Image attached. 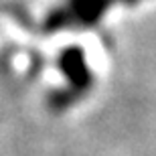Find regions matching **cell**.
<instances>
[{
    "label": "cell",
    "mask_w": 156,
    "mask_h": 156,
    "mask_svg": "<svg viewBox=\"0 0 156 156\" xmlns=\"http://www.w3.org/2000/svg\"><path fill=\"white\" fill-rule=\"evenodd\" d=\"M112 2L116 0H65L61 6L45 20L47 30H57L65 27H89L110 8Z\"/></svg>",
    "instance_id": "6da1fadb"
},
{
    "label": "cell",
    "mask_w": 156,
    "mask_h": 156,
    "mask_svg": "<svg viewBox=\"0 0 156 156\" xmlns=\"http://www.w3.org/2000/svg\"><path fill=\"white\" fill-rule=\"evenodd\" d=\"M63 55V69L67 77L75 85V89H85V85H89V81H91V75L87 73V67L83 63V53L79 49H69Z\"/></svg>",
    "instance_id": "7a4b0ae2"
}]
</instances>
